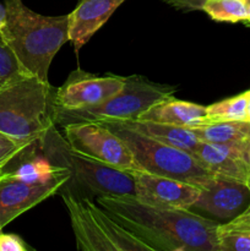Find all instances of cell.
Wrapping results in <instances>:
<instances>
[{
  "instance_id": "6da1fadb",
  "label": "cell",
  "mask_w": 250,
  "mask_h": 251,
  "mask_svg": "<svg viewBox=\"0 0 250 251\" xmlns=\"http://www.w3.org/2000/svg\"><path fill=\"white\" fill-rule=\"evenodd\" d=\"M97 203L153 251H220V223L191 210L154 207L135 196H98Z\"/></svg>"
},
{
  "instance_id": "7a4b0ae2",
  "label": "cell",
  "mask_w": 250,
  "mask_h": 251,
  "mask_svg": "<svg viewBox=\"0 0 250 251\" xmlns=\"http://www.w3.org/2000/svg\"><path fill=\"white\" fill-rule=\"evenodd\" d=\"M6 24L0 34L28 75L49 82L50 64L69 42V15L44 16L22 0H4Z\"/></svg>"
},
{
  "instance_id": "3957f363",
  "label": "cell",
  "mask_w": 250,
  "mask_h": 251,
  "mask_svg": "<svg viewBox=\"0 0 250 251\" xmlns=\"http://www.w3.org/2000/svg\"><path fill=\"white\" fill-rule=\"evenodd\" d=\"M55 91L27 75L0 90V132L22 146L36 145L55 124Z\"/></svg>"
},
{
  "instance_id": "277c9868",
  "label": "cell",
  "mask_w": 250,
  "mask_h": 251,
  "mask_svg": "<svg viewBox=\"0 0 250 251\" xmlns=\"http://www.w3.org/2000/svg\"><path fill=\"white\" fill-rule=\"evenodd\" d=\"M41 153L51 164L63 167L70 174L64 184L81 198L135 196L134 176L129 172L113 168L71 149L55 125L37 142Z\"/></svg>"
},
{
  "instance_id": "5b68a950",
  "label": "cell",
  "mask_w": 250,
  "mask_h": 251,
  "mask_svg": "<svg viewBox=\"0 0 250 251\" xmlns=\"http://www.w3.org/2000/svg\"><path fill=\"white\" fill-rule=\"evenodd\" d=\"M58 194L68 208L78 250L153 251L92 199L81 198L64 185Z\"/></svg>"
},
{
  "instance_id": "8992f818",
  "label": "cell",
  "mask_w": 250,
  "mask_h": 251,
  "mask_svg": "<svg viewBox=\"0 0 250 251\" xmlns=\"http://www.w3.org/2000/svg\"><path fill=\"white\" fill-rule=\"evenodd\" d=\"M175 92L174 86L152 82L147 77L134 74L125 76L122 90L100 104L73 110L56 108L55 124L64 126L74 123L136 120L154 104L174 97Z\"/></svg>"
},
{
  "instance_id": "52a82bcc",
  "label": "cell",
  "mask_w": 250,
  "mask_h": 251,
  "mask_svg": "<svg viewBox=\"0 0 250 251\" xmlns=\"http://www.w3.org/2000/svg\"><path fill=\"white\" fill-rule=\"evenodd\" d=\"M102 124L127 145L142 171L186 181L200 189L205 188L212 178L213 174L189 152L156 141L119 122H103Z\"/></svg>"
},
{
  "instance_id": "ba28073f",
  "label": "cell",
  "mask_w": 250,
  "mask_h": 251,
  "mask_svg": "<svg viewBox=\"0 0 250 251\" xmlns=\"http://www.w3.org/2000/svg\"><path fill=\"white\" fill-rule=\"evenodd\" d=\"M63 129L66 141L78 153L129 173L142 171L127 145L102 123H74Z\"/></svg>"
},
{
  "instance_id": "9c48e42d",
  "label": "cell",
  "mask_w": 250,
  "mask_h": 251,
  "mask_svg": "<svg viewBox=\"0 0 250 251\" xmlns=\"http://www.w3.org/2000/svg\"><path fill=\"white\" fill-rule=\"evenodd\" d=\"M124 83L125 76L114 74L100 76L76 69L69 75L65 82L56 88V108L73 110L98 105L117 95Z\"/></svg>"
},
{
  "instance_id": "30bf717a",
  "label": "cell",
  "mask_w": 250,
  "mask_h": 251,
  "mask_svg": "<svg viewBox=\"0 0 250 251\" xmlns=\"http://www.w3.org/2000/svg\"><path fill=\"white\" fill-rule=\"evenodd\" d=\"M70 176L46 183H28L12 176L9 172L0 173V226L2 228L32 207L58 194Z\"/></svg>"
},
{
  "instance_id": "8fae6325",
  "label": "cell",
  "mask_w": 250,
  "mask_h": 251,
  "mask_svg": "<svg viewBox=\"0 0 250 251\" xmlns=\"http://www.w3.org/2000/svg\"><path fill=\"white\" fill-rule=\"evenodd\" d=\"M131 174L135 181V198L154 207L190 210L200 196L201 189L186 181L145 171Z\"/></svg>"
},
{
  "instance_id": "7c38bea8",
  "label": "cell",
  "mask_w": 250,
  "mask_h": 251,
  "mask_svg": "<svg viewBox=\"0 0 250 251\" xmlns=\"http://www.w3.org/2000/svg\"><path fill=\"white\" fill-rule=\"evenodd\" d=\"M250 206V190L237 179L213 174L205 188L201 189L193 208L203 211L220 221L233 220Z\"/></svg>"
},
{
  "instance_id": "4fadbf2b",
  "label": "cell",
  "mask_w": 250,
  "mask_h": 251,
  "mask_svg": "<svg viewBox=\"0 0 250 251\" xmlns=\"http://www.w3.org/2000/svg\"><path fill=\"white\" fill-rule=\"evenodd\" d=\"M247 142L248 140L233 144L200 141L191 154L210 173L229 176L247 184Z\"/></svg>"
},
{
  "instance_id": "5bb4252c",
  "label": "cell",
  "mask_w": 250,
  "mask_h": 251,
  "mask_svg": "<svg viewBox=\"0 0 250 251\" xmlns=\"http://www.w3.org/2000/svg\"><path fill=\"white\" fill-rule=\"evenodd\" d=\"M125 0H80L69 14V41L75 53L92 38Z\"/></svg>"
},
{
  "instance_id": "9a60e30c",
  "label": "cell",
  "mask_w": 250,
  "mask_h": 251,
  "mask_svg": "<svg viewBox=\"0 0 250 251\" xmlns=\"http://www.w3.org/2000/svg\"><path fill=\"white\" fill-rule=\"evenodd\" d=\"M206 118L207 109L203 105L171 97L154 104L136 120H150L163 124L193 127L205 124Z\"/></svg>"
},
{
  "instance_id": "2e32d148",
  "label": "cell",
  "mask_w": 250,
  "mask_h": 251,
  "mask_svg": "<svg viewBox=\"0 0 250 251\" xmlns=\"http://www.w3.org/2000/svg\"><path fill=\"white\" fill-rule=\"evenodd\" d=\"M119 123L156 141L183 150L189 153H191L200 144V140L196 137L190 127L150 122V120H125V122Z\"/></svg>"
},
{
  "instance_id": "e0dca14e",
  "label": "cell",
  "mask_w": 250,
  "mask_h": 251,
  "mask_svg": "<svg viewBox=\"0 0 250 251\" xmlns=\"http://www.w3.org/2000/svg\"><path fill=\"white\" fill-rule=\"evenodd\" d=\"M200 141L210 144H233L249 139L250 123L213 122L190 127Z\"/></svg>"
},
{
  "instance_id": "ac0fdd59",
  "label": "cell",
  "mask_w": 250,
  "mask_h": 251,
  "mask_svg": "<svg viewBox=\"0 0 250 251\" xmlns=\"http://www.w3.org/2000/svg\"><path fill=\"white\" fill-rule=\"evenodd\" d=\"M220 251H250V220L243 212L217 227Z\"/></svg>"
},
{
  "instance_id": "d6986e66",
  "label": "cell",
  "mask_w": 250,
  "mask_h": 251,
  "mask_svg": "<svg viewBox=\"0 0 250 251\" xmlns=\"http://www.w3.org/2000/svg\"><path fill=\"white\" fill-rule=\"evenodd\" d=\"M206 123L245 122L247 118V92L220 100L206 107Z\"/></svg>"
},
{
  "instance_id": "ffe728a7",
  "label": "cell",
  "mask_w": 250,
  "mask_h": 251,
  "mask_svg": "<svg viewBox=\"0 0 250 251\" xmlns=\"http://www.w3.org/2000/svg\"><path fill=\"white\" fill-rule=\"evenodd\" d=\"M202 11L213 21L218 22H244L249 19L244 0H207Z\"/></svg>"
},
{
  "instance_id": "44dd1931",
  "label": "cell",
  "mask_w": 250,
  "mask_h": 251,
  "mask_svg": "<svg viewBox=\"0 0 250 251\" xmlns=\"http://www.w3.org/2000/svg\"><path fill=\"white\" fill-rule=\"evenodd\" d=\"M27 75L28 74L24 70L15 54L0 34V90Z\"/></svg>"
},
{
  "instance_id": "7402d4cb",
  "label": "cell",
  "mask_w": 250,
  "mask_h": 251,
  "mask_svg": "<svg viewBox=\"0 0 250 251\" xmlns=\"http://www.w3.org/2000/svg\"><path fill=\"white\" fill-rule=\"evenodd\" d=\"M27 149L28 147L22 146L7 135L0 132V173Z\"/></svg>"
},
{
  "instance_id": "603a6c76",
  "label": "cell",
  "mask_w": 250,
  "mask_h": 251,
  "mask_svg": "<svg viewBox=\"0 0 250 251\" xmlns=\"http://www.w3.org/2000/svg\"><path fill=\"white\" fill-rule=\"evenodd\" d=\"M33 250L17 234L0 232V251H28Z\"/></svg>"
},
{
  "instance_id": "cb8c5ba5",
  "label": "cell",
  "mask_w": 250,
  "mask_h": 251,
  "mask_svg": "<svg viewBox=\"0 0 250 251\" xmlns=\"http://www.w3.org/2000/svg\"><path fill=\"white\" fill-rule=\"evenodd\" d=\"M164 1L181 11H194V10H202L203 4L207 0H164Z\"/></svg>"
},
{
  "instance_id": "d4e9b609",
  "label": "cell",
  "mask_w": 250,
  "mask_h": 251,
  "mask_svg": "<svg viewBox=\"0 0 250 251\" xmlns=\"http://www.w3.org/2000/svg\"><path fill=\"white\" fill-rule=\"evenodd\" d=\"M247 162H248V176H247V185L250 190V140L248 139L247 142Z\"/></svg>"
},
{
  "instance_id": "484cf974",
  "label": "cell",
  "mask_w": 250,
  "mask_h": 251,
  "mask_svg": "<svg viewBox=\"0 0 250 251\" xmlns=\"http://www.w3.org/2000/svg\"><path fill=\"white\" fill-rule=\"evenodd\" d=\"M6 24V7L0 2V32Z\"/></svg>"
},
{
  "instance_id": "4316f807",
  "label": "cell",
  "mask_w": 250,
  "mask_h": 251,
  "mask_svg": "<svg viewBox=\"0 0 250 251\" xmlns=\"http://www.w3.org/2000/svg\"><path fill=\"white\" fill-rule=\"evenodd\" d=\"M245 122L250 123V90L247 91V118Z\"/></svg>"
},
{
  "instance_id": "83f0119b",
  "label": "cell",
  "mask_w": 250,
  "mask_h": 251,
  "mask_svg": "<svg viewBox=\"0 0 250 251\" xmlns=\"http://www.w3.org/2000/svg\"><path fill=\"white\" fill-rule=\"evenodd\" d=\"M245 5H247V9H248V15H249V19L247 21H244L243 24L245 25L247 27H250V0H244Z\"/></svg>"
},
{
  "instance_id": "f1b7e54d",
  "label": "cell",
  "mask_w": 250,
  "mask_h": 251,
  "mask_svg": "<svg viewBox=\"0 0 250 251\" xmlns=\"http://www.w3.org/2000/svg\"><path fill=\"white\" fill-rule=\"evenodd\" d=\"M244 213H245V216H247V217L249 218V220H250V206H249V207L247 208V210L244 211Z\"/></svg>"
},
{
  "instance_id": "f546056e",
  "label": "cell",
  "mask_w": 250,
  "mask_h": 251,
  "mask_svg": "<svg viewBox=\"0 0 250 251\" xmlns=\"http://www.w3.org/2000/svg\"><path fill=\"white\" fill-rule=\"evenodd\" d=\"M1 229H2V227H1V226H0V232H1Z\"/></svg>"
},
{
  "instance_id": "4dcf8cb0",
  "label": "cell",
  "mask_w": 250,
  "mask_h": 251,
  "mask_svg": "<svg viewBox=\"0 0 250 251\" xmlns=\"http://www.w3.org/2000/svg\"><path fill=\"white\" fill-rule=\"evenodd\" d=\"M249 140H250V130H249Z\"/></svg>"
}]
</instances>
